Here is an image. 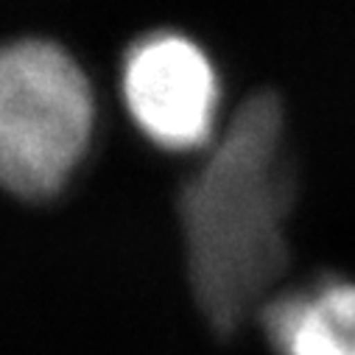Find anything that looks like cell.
Here are the masks:
<instances>
[{"instance_id":"7a4b0ae2","label":"cell","mask_w":355,"mask_h":355,"mask_svg":"<svg viewBox=\"0 0 355 355\" xmlns=\"http://www.w3.org/2000/svg\"><path fill=\"white\" fill-rule=\"evenodd\" d=\"M96 129L84 67L56 42L0 45V188L26 202L62 193Z\"/></svg>"},{"instance_id":"6da1fadb","label":"cell","mask_w":355,"mask_h":355,"mask_svg":"<svg viewBox=\"0 0 355 355\" xmlns=\"http://www.w3.org/2000/svg\"><path fill=\"white\" fill-rule=\"evenodd\" d=\"M291 202L283 101L260 90L238 107L176 202L191 288L216 333H235L283 275Z\"/></svg>"},{"instance_id":"3957f363","label":"cell","mask_w":355,"mask_h":355,"mask_svg":"<svg viewBox=\"0 0 355 355\" xmlns=\"http://www.w3.org/2000/svg\"><path fill=\"white\" fill-rule=\"evenodd\" d=\"M121 96L143 137L165 151H196L216 137L221 101L216 64L180 31H151L129 45Z\"/></svg>"},{"instance_id":"277c9868","label":"cell","mask_w":355,"mask_h":355,"mask_svg":"<svg viewBox=\"0 0 355 355\" xmlns=\"http://www.w3.org/2000/svg\"><path fill=\"white\" fill-rule=\"evenodd\" d=\"M260 324L277 355H355V283L327 277L266 300Z\"/></svg>"}]
</instances>
